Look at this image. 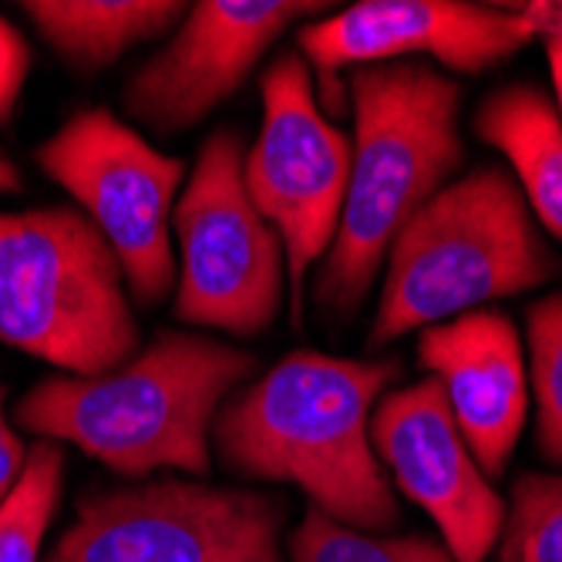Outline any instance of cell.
<instances>
[{
  "label": "cell",
  "instance_id": "44dd1931",
  "mask_svg": "<svg viewBox=\"0 0 562 562\" xmlns=\"http://www.w3.org/2000/svg\"><path fill=\"white\" fill-rule=\"evenodd\" d=\"M24 462H27V448L18 438V431L8 425V412H4V387H0V505L14 492V485L24 475Z\"/></svg>",
  "mask_w": 562,
  "mask_h": 562
},
{
  "label": "cell",
  "instance_id": "9c48e42d",
  "mask_svg": "<svg viewBox=\"0 0 562 562\" xmlns=\"http://www.w3.org/2000/svg\"><path fill=\"white\" fill-rule=\"evenodd\" d=\"M263 122L243 156V182L286 252V280L300 290L330 249L350 179V142L321 112L314 75L300 55H280L260 81Z\"/></svg>",
  "mask_w": 562,
  "mask_h": 562
},
{
  "label": "cell",
  "instance_id": "3957f363",
  "mask_svg": "<svg viewBox=\"0 0 562 562\" xmlns=\"http://www.w3.org/2000/svg\"><path fill=\"white\" fill-rule=\"evenodd\" d=\"M353 145L337 236L314 283L330 314H353L374 286L394 236L462 166V85L428 65L350 71Z\"/></svg>",
  "mask_w": 562,
  "mask_h": 562
},
{
  "label": "cell",
  "instance_id": "52a82bcc",
  "mask_svg": "<svg viewBox=\"0 0 562 562\" xmlns=\"http://www.w3.org/2000/svg\"><path fill=\"white\" fill-rule=\"evenodd\" d=\"M37 166L81 202L138 303L169 296L179 273L172 213L186 179L182 159L151 148L112 112L85 109L37 148Z\"/></svg>",
  "mask_w": 562,
  "mask_h": 562
},
{
  "label": "cell",
  "instance_id": "5b68a950",
  "mask_svg": "<svg viewBox=\"0 0 562 562\" xmlns=\"http://www.w3.org/2000/svg\"><path fill=\"white\" fill-rule=\"evenodd\" d=\"M0 340L71 378L109 374L135 357L122 267L78 210L0 213Z\"/></svg>",
  "mask_w": 562,
  "mask_h": 562
},
{
  "label": "cell",
  "instance_id": "7a4b0ae2",
  "mask_svg": "<svg viewBox=\"0 0 562 562\" xmlns=\"http://www.w3.org/2000/svg\"><path fill=\"white\" fill-rule=\"evenodd\" d=\"M257 371V357L199 334L162 330L145 350L98 378H44L14 418L41 441L78 445L119 475L210 472L223 404Z\"/></svg>",
  "mask_w": 562,
  "mask_h": 562
},
{
  "label": "cell",
  "instance_id": "8992f818",
  "mask_svg": "<svg viewBox=\"0 0 562 562\" xmlns=\"http://www.w3.org/2000/svg\"><path fill=\"white\" fill-rule=\"evenodd\" d=\"M176 317L189 327L260 337L286 296V252L243 182L233 128L206 138L176 199Z\"/></svg>",
  "mask_w": 562,
  "mask_h": 562
},
{
  "label": "cell",
  "instance_id": "e0dca14e",
  "mask_svg": "<svg viewBox=\"0 0 562 562\" xmlns=\"http://www.w3.org/2000/svg\"><path fill=\"white\" fill-rule=\"evenodd\" d=\"M290 562H454V559L441 539L357 532L311 505L303 522L290 536Z\"/></svg>",
  "mask_w": 562,
  "mask_h": 562
},
{
  "label": "cell",
  "instance_id": "6da1fadb",
  "mask_svg": "<svg viewBox=\"0 0 562 562\" xmlns=\"http://www.w3.org/2000/svg\"><path fill=\"white\" fill-rule=\"evenodd\" d=\"M397 378V361L293 350L223 404L216 448L233 472L290 482L324 516L378 536L397 522V498L371 445V415Z\"/></svg>",
  "mask_w": 562,
  "mask_h": 562
},
{
  "label": "cell",
  "instance_id": "30bf717a",
  "mask_svg": "<svg viewBox=\"0 0 562 562\" xmlns=\"http://www.w3.org/2000/svg\"><path fill=\"white\" fill-rule=\"evenodd\" d=\"M306 68L337 94V71L407 61L412 55L479 75L542 37L532 4H462V0H364L300 27Z\"/></svg>",
  "mask_w": 562,
  "mask_h": 562
},
{
  "label": "cell",
  "instance_id": "7402d4cb",
  "mask_svg": "<svg viewBox=\"0 0 562 562\" xmlns=\"http://www.w3.org/2000/svg\"><path fill=\"white\" fill-rule=\"evenodd\" d=\"M546 55H549V75L555 88V112L562 119V34L546 37Z\"/></svg>",
  "mask_w": 562,
  "mask_h": 562
},
{
  "label": "cell",
  "instance_id": "4fadbf2b",
  "mask_svg": "<svg viewBox=\"0 0 562 562\" xmlns=\"http://www.w3.org/2000/svg\"><path fill=\"white\" fill-rule=\"evenodd\" d=\"M418 361L441 384L485 479H498L529 412V368L516 324L495 311H469L425 327Z\"/></svg>",
  "mask_w": 562,
  "mask_h": 562
},
{
  "label": "cell",
  "instance_id": "ffe728a7",
  "mask_svg": "<svg viewBox=\"0 0 562 562\" xmlns=\"http://www.w3.org/2000/svg\"><path fill=\"white\" fill-rule=\"evenodd\" d=\"M27 71H31V47L24 34L11 21L0 18V125H8L14 119Z\"/></svg>",
  "mask_w": 562,
  "mask_h": 562
},
{
  "label": "cell",
  "instance_id": "9a60e30c",
  "mask_svg": "<svg viewBox=\"0 0 562 562\" xmlns=\"http://www.w3.org/2000/svg\"><path fill=\"white\" fill-rule=\"evenodd\" d=\"M27 18L75 68L94 71L182 24L179 0H31Z\"/></svg>",
  "mask_w": 562,
  "mask_h": 562
},
{
  "label": "cell",
  "instance_id": "8fae6325",
  "mask_svg": "<svg viewBox=\"0 0 562 562\" xmlns=\"http://www.w3.org/2000/svg\"><path fill=\"white\" fill-rule=\"evenodd\" d=\"M371 445L394 485L431 516L454 562H485L505 502L479 469L435 378L391 387L371 415Z\"/></svg>",
  "mask_w": 562,
  "mask_h": 562
},
{
  "label": "cell",
  "instance_id": "603a6c76",
  "mask_svg": "<svg viewBox=\"0 0 562 562\" xmlns=\"http://www.w3.org/2000/svg\"><path fill=\"white\" fill-rule=\"evenodd\" d=\"M8 192H21V172L4 151H0V195H8Z\"/></svg>",
  "mask_w": 562,
  "mask_h": 562
},
{
  "label": "cell",
  "instance_id": "2e32d148",
  "mask_svg": "<svg viewBox=\"0 0 562 562\" xmlns=\"http://www.w3.org/2000/svg\"><path fill=\"white\" fill-rule=\"evenodd\" d=\"M65 485V445L27 448L24 475L0 505V562H37Z\"/></svg>",
  "mask_w": 562,
  "mask_h": 562
},
{
  "label": "cell",
  "instance_id": "277c9868",
  "mask_svg": "<svg viewBox=\"0 0 562 562\" xmlns=\"http://www.w3.org/2000/svg\"><path fill=\"white\" fill-rule=\"evenodd\" d=\"M552 273L555 257L516 179L482 166L435 192L394 236L368 347L536 290Z\"/></svg>",
  "mask_w": 562,
  "mask_h": 562
},
{
  "label": "cell",
  "instance_id": "ba28073f",
  "mask_svg": "<svg viewBox=\"0 0 562 562\" xmlns=\"http://www.w3.org/2000/svg\"><path fill=\"white\" fill-rule=\"evenodd\" d=\"M280 529L277 498L162 479L78 502L47 562H283Z\"/></svg>",
  "mask_w": 562,
  "mask_h": 562
},
{
  "label": "cell",
  "instance_id": "7c38bea8",
  "mask_svg": "<svg viewBox=\"0 0 562 562\" xmlns=\"http://www.w3.org/2000/svg\"><path fill=\"white\" fill-rule=\"evenodd\" d=\"M327 4L300 0H199L125 85V109L156 132H182L206 119L246 81L277 37Z\"/></svg>",
  "mask_w": 562,
  "mask_h": 562
},
{
  "label": "cell",
  "instance_id": "5bb4252c",
  "mask_svg": "<svg viewBox=\"0 0 562 562\" xmlns=\"http://www.w3.org/2000/svg\"><path fill=\"white\" fill-rule=\"evenodd\" d=\"M475 135L498 148L539 223L562 239V119L532 85H505L482 101Z\"/></svg>",
  "mask_w": 562,
  "mask_h": 562
},
{
  "label": "cell",
  "instance_id": "ac0fdd59",
  "mask_svg": "<svg viewBox=\"0 0 562 562\" xmlns=\"http://www.w3.org/2000/svg\"><path fill=\"white\" fill-rule=\"evenodd\" d=\"M498 562H562V475L532 472L516 482Z\"/></svg>",
  "mask_w": 562,
  "mask_h": 562
},
{
  "label": "cell",
  "instance_id": "d6986e66",
  "mask_svg": "<svg viewBox=\"0 0 562 562\" xmlns=\"http://www.w3.org/2000/svg\"><path fill=\"white\" fill-rule=\"evenodd\" d=\"M529 384L536 391L539 418L536 441L546 462L562 465V293L529 306Z\"/></svg>",
  "mask_w": 562,
  "mask_h": 562
}]
</instances>
